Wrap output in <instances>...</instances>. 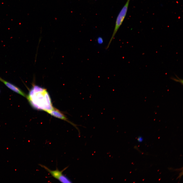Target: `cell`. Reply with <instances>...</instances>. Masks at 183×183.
<instances>
[{
	"instance_id": "cell-1",
	"label": "cell",
	"mask_w": 183,
	"mask_h": 183,
	"mask_svg": "<svg viewBox=\"0 0 183 183\" xmlns=\"http://www.w3.org/2000/svg\"><path fill=\"white\" fill-rule=\"evenodd\" d=\"M33 85L26 97L31 106L35 109L47 112L52 110L54 107L47 89L35 84Z\"/></svg>"
},
{
	"instance_id": "cell-2",
	"label": "cell",
	"mask_w": 183,
	"mask_h": 183,
	"mask_svg": "<svg viewBox=\"0 0 183 183\" xmlns=\"http://www.w3.org/2000/svg\"><path fill=\"white\" fill-rule=\"evenodd\" d=\"M130 0H127L126 3L118 14L116 20L115 27L112 36L105 49H107L109 47L112 40L114 38L117 31L122 24L127 12Z\"/></svg>"
},
{
	"instance_id": "cell-3",
	"label": "cell",
	"mask_w": 183,
	"mask_h": 183,
	"mask_svg": "<svg viewBox=\"0 0 183 183\" xmlns=\"http://www.w3.org/2000/svg\"><path fill=\"white\" fill-rule=\"evenodd\" d=\"M39 165L41 167L43 168L45 170L47 171L51 175L52 177L55 179L58 180L59 181L62 177L64 175L62 174L63 172L66 170L68 167V166H67L63 169L62 170L59 171L58 170L57 167H56V168L55 170H50L45 166L41 164H39Z\"/></svg>"
},
{
	"instance_id": "cell-4",
	"label": "cell",
	"mask_w": 183,
	"mask_h": 183,
	"mask_svg": "<svg viewBox=\"0 0 183 183\" xmlns=\"http://www.w3.org/2000/svg\"><path fill=\"white\" fill-rule=\"evenodd\" d=\"M0 81L3 82L7 87L12 91L21 95L23 97H26L27 95L21 90L17 86L4 80L1 77H0Z\"/></svg>"
},
{
	"instance_id": "cell-5",
	"label": "cell",
	"mask_w": 183,
	"mask_h": 183,
	"mask_svg": "<svg viewBox=\"0 0 183 183\" xmlns=\"http://www.w3.org/2000/svg\"><path fill=\"white\" fill-rule=\"evenodd\" d=\"M47 113L53 116L69 122L74 126L77 129H78V128H77L75 125L73 124L67 120V118L66 117L65 115L59 110L57 109L53 108L52 110L49 111Z\"/></svg>"
},
{
	"instance_id": "cell-6",
	"label": "cell",
	"mask_w": 183,
	"mask_h": 183,
	"mask_svg": "<svg viewBox=\"0 0 183 183\" xmlns=\"http://www.w3.org/2000/svg\"><path fill=\"white\" fill-rule=\"evenodd\" d=\"M97 41L98 43L100 44H102L103 42L102 38L100 37H99L98 38Z\"/></svg>"
},
{
	"instance_id": "cell-7",
	"label": "cell",
	"mask_w": 183,
	"mask_h": 183,
	"mask_svg": "<svg viewBox=\"0 0 183 183\" xmlns=\"http://www.w3.org/2000/svg\"><path fill=\"white\" fill-rule=\"evenodd\" d=\"M137 140H138V141L139 142H142L143 141V139L142 136H139L138 137V138Z\"/></svg>"
}]
</instances>
